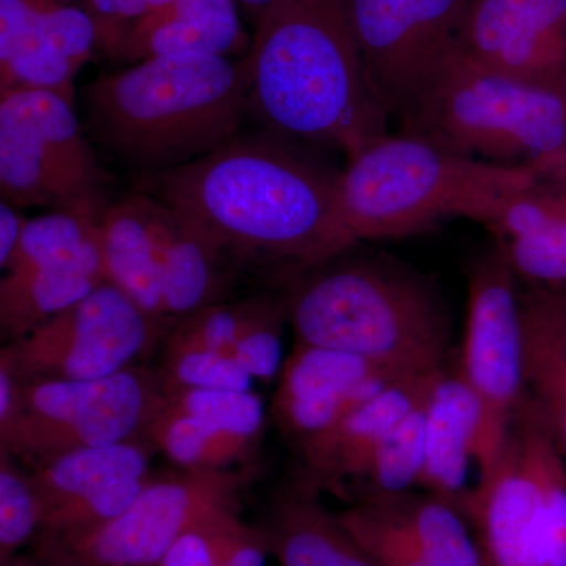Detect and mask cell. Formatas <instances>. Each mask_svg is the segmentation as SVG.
<instances>
[{
  "instance_id": "cell-26",
  "label": "cell",
  "mask_w": 566,
  "mask_h": 566,
  "mask_svg": "<svg viewBox=\"0 0 566 566\" xmlns=\"http://www.w3.org/2000/svg\"><path fill=\"white\" fill-rule=\"evenodd\" d=\"M155 450L144 436L117 444L73 450L33 465L31 475L43 504V524L54 513L107 488L150 475Z\"/></svg>"
},
{
  "instance_id": "cell-14",
  "label": "cell",
  "mask_w": 566,
  "mask_h": 566,
  "mask_svg": "<svg viewBox=\"0 0 566 566\" xmlns=\"http://www.w3.org/2000/svg\"><path fill=\"white\" fill-rule=\"evenodd\" d=\"M245 476L233 471H186L151 476L126 510L103 526L54 536L85 566H156L193 524L240 510Z\"/></svg>"
},
{
  "instance_id": "cell-5",
  "label": "cell",
  "mask_w": 566,
  "mask_h": 566,
  "mask_svg": "<svg viewBox=\"0 0 566 566\" xmlns=\"http://www.w3.org/2000/svg\"><path fill=\"white\" fill-rule=\"evenodd\" d=\"M534 178V167L480 161L416 134H385L340 170L338 216L356 244L416 237L457 218L488 227Z\"/></svg>"
},
{
  "instance_id": "cell-37",
  "label": "cell",
  "mask_w": 566,
  "mask_h": 566,
  "mask_svg": "<svg viewBox=\"0 0 566 566\" xmlns=\"http://www.w3.org/2000/svg\"><path fill=\"white\" fill-rule=\"evenodd\" d=\"M0 566H85L54 536L39 535L31 549L17 554Z\"/></svg>"
},
{
  "instance_id": "cell-30",
  "label": "cell",
  "mask_w": 566,
  "mask_h": 566,
  "mask_svg": "<svg viewBox=\"0 0 566 566\" xmlns=\"http://www.w3.org/2000/svg\"><path fill=\"white\" fill-rule=\"evenodd\" d=\"M431 394V392H430ZM427 400L400 420L378 446L360 483L364 497H387L420 488L424 464Z\"/></svg>"
},
{
  "instance_id": "cell-16",
  "label": "cell",
  "mask_w": 566,
  "mask_h": 566,
  "mask_svg": "<svg viewBox=\"0 0 566 566\" xmlns=\"http://www.w3.org/2000/svg\"><path fill=\"white\" fill-rule=\"evenodd\" d=\"M457 51L486 69L566 88V0H471Z\"/></svg>"
},
{
  "instance_id": "cell-12",
  "label": "cell",
  "mask_w": 566,
  "mask_h": 566,
  "mask_svg": "<svg viewBox=\"0 0 566 566\" xmlns=\"http://www.w3.org/2000/svg\"><path fill=\"white\" fill-rule=\"evenodd\" d=\"M471 0H342L371 87L401 117L455 54Z\"/></svg>"
},
{
  "instance_id": "cell-4",
  "label": "cell",
  "mask_w": 566,
  "mask_h": 566,
  "mask_svg": "<svg viewBox=\"0 0 566 566\" xmlns=\"http://www.w3.org/2000/svg\"><path fill=\"white\" fill-rule=\"evenodd\" d=\"M348 252L305 270L290 294L297 344L356 354L401 375L444 368L452 324L433 283L394 260Z\"/></svg>"
},
{
  "instance_id": "cell-23",
  "label": "cell",
  "mask_w": 566,
  "mask_h": 566,
  "mask_svg": "<svg viewBox=\"0 0 566 566\" xmlns=\"http://www.w3.org/2000/svg\"><path fill=\"white\" fill-rule=\"evenodd\" d=\"M153 197V196H151ZM155 199L164 308L169 324L219 303L227 252L172 205Z\"/></svg>"
},
{
  "instance_id": "cell-19",
  "label": "cell",
  "mask_w": 566,
  "mask_h": 566,
  "mask_svg": "<svg viewBox=\"0 0 566 566\" xmlns=\"http://www.w3.org/2000/svg\"><path fill=\"white\" fill-rule=\"evenodd\" d=\"M237 0H170L133 22L111 57L136 63L167 55H221L249 51Z\"/></svg>"
},
{
  "instance_id": "cell-24",
  "label": "cell",
  "mask_w": 566,
  "mask_h": 566,
  "mask_svg": "<svg viewBox=\"0 0 566 566\" xmlns=\"http://www.w3.org/2000/svg\"><path fill=\"white\" fill-rule=\"evenodd\" d=\"M155 199L137 191L107 205L99 241L107 282L132 297L145 314L170 326L164 308Z\"/></svg>"
},
{
  "instance_id": "cell-35",
  "label": "cell",
  "mask_w": 566,
  "mask_h": 566,
  "mask_svg": "<svg viewBox=\"0 0 566 566\" xmlns=\"http://www.w3.org/2000/svg\"><path fill=\"white\" fill-rule=\"evenodd\" d=\"M286 305L264 300L262 311L230 346L227 356L248 371L253 379L270 381L281 375L283 367L282 326Z\"/></svg>"
},
{
  "instance_id": "cell-22",
  "label": "cell",
  "mask_w": 566,
  "mask_h": 566,
  "mask_svg": "<svg viewBox=\"0 0 566 566\" xmlns=\"http://www.w3.org/2000/svg\"><path fill=\"white\" fill-rule=\"evenodd\" d=\"M262 526L281 566H378L337 513L319 502L315 483L279 491Z\"/></svg>"
},
{
  "instance_id": "cell-32",
  "label": "cell",
  "mask_w": 566,
  "mask_h": 566,
  "mask_svg": "<svg viewBox=\"0 0 566 566\" xmlns=\"http://www.w3.org/2000/svg\"><path fill=\"white\" fill-rule=\"evenodd\" d=\"M43 527V504L32 475L0 450V562L32 545Z\"/></svg>"
},
{
  "instance_id": "cell-18",
  "label": "cell",
  "mask_w": 566,
  "mask_h": 566,
  "mask_svg": "<svg viewBox=\"0 0 566 566\" xmlns=\"http://www.w3.org/2000/svg\"><path fill=\"white\" fill-rule=\"evenodd\" d=\"M531 185L506 200L486 227L517 281L566 289V170L534 167Z\"/></svg>"
},
{
  "instance_id": "cell-34",
  "label": "cell",
  "mask_w": 566,
  "mask_h": 566,
  "mask_svg": "<svg viewBox=\"0 0 566 566\" xmlns=\"http://www.w3.org/2000/svg\"><path fill=\"white\" fill-rule=\"evenodd\" d=\"M164 387L252 390L253 378L226 353L197 346L166 345L161 371Z\"/></svg>"
},
{
  "instance_id": "cell-10",
  "label": "cell",
  "mask_w": 566,
  "mask_h": 566,
  "mask_svg": "<svg viewBox=\"0 0 566 566\" xmlns=\"http://www.w3.org/2000/svg\"><path fill=\"white\" fill-rule=\"evenodd\" d=\"M458 376L480 406L475 463L480 479L501 457L517 412L527 400L517 279L504 253L472 264Z\"/></svg>"
},
{
  "instance_id": "cell-1",
  "label": "cell",
  "mask_w": 566,
  "mask_h": 566,
  "mask_svg": "<svg viewBox=\"0 0 566 566\" xmlns=\"http://www.w3.org/2000/svg\"><path fill=\"white\" fill-rule=\"evenodd\" d=\"M268 132L234 136L210 155L145 178L142 192L172 205L227 255L311 270L356 243L337 208L340 170Z\"/></svg>"
},
{
  "instance_id": "cell-31",
  "label": "cell",
  "mask_w": 566,
  "mask_h": 566,
  "mask_svg": "<svg viewBox=\"0 0 566 566\" xmlns=\"http://www.w3.org/2000/svg\"><path fill=\"white\" fill-rule=\"evenodd\" d=\"M158 411L191 417L199 422L256 441L264 424L262 398L252 390L164 387Z\"/></svg>"
},
{
  "instance_id": "cell-7",
  "label": "cell",
  "mask_w": 566,
  "mask_h": 566,
  "mask_svg": "<svg viewBox=\"0 0 566 566\" xmlns=\"http://www.w3.org/2000/svg\"><path fill=\"white\" fill-rule=\"evenodd\" d=\"M461 513L480 566H566V461L528 397Z\"/></svg>"
},
{
  "instance_id": "cell-6",
  "label": "cell",
  "mask_w": 566,
  "mask_h": 566,
  "mask_svg": "<svg viewBox=\"0 0 566 566\" xmlns=\"http://www.w3.org/2000/svg\"><path fill=\"white\" fill-rule=\"evenodd\" d=\"M400 123L401 132L469 158L542 166L566 153V88L486 69L455 51Z\"/></svg>"
},
{
  "instance_id": "cell-36",
  "label": "cell",
  "mask_w": 566,
  "mask_h": 566,
  "mask_svg": "<svg viewBox=\"0 0 566 566\" xmlns=\"http://www.w3.org/2000/svg\"><path fill=\"white\" fill-rule=\"evenodd\" d=\"M170 0H84L98 29L99 50L112 54L123 32Z\"/></svg>"
},
{
  "instance_id": "cell-39",
  "label": "cell",
  "mask_w": 566,
  "mask_h": 566,
  "mask_svg": "<svg viewBox=\"0 0 566 566\" xmlns=\"http://www.w3.org/2000/svg\"><path fill=\"white\" fill-rule=\"evenodd\" d=\"M237 2L240 3L241 7H244V9L252 14L253 20L256 21L262 17L264 11L271 9L277 0H237Z\"/></svg>"
},
{
  "instance_id": "cell-15",
  "label": "cell",
  "mask_w": 566,
  "mask_h": 566,
  "mask_svg": "<svg viewBox=\"0 0 566 566\" xmlns=\"http://www.w3.org/2000/svg\"><path fill=\"white\" fill-rule=\"evenodd\" d=\"M96 50L84 0H0V93L44 91L74 102V80Z\"/></svg>"
},
{
  "instance_id": "cell-3",
  "label": "cell",
  "mask_w": 566,
  "mask_h": 566,
  "mask_svg": "<svg viewBox=\"0 0 566 566\" xmlns=\"http://www.w3.org/2000/svg\"><path fill=\"white\" fill-rule=\"evenodd\" d=\"M88 137L145 178L210 155L248 112L244 61L167 55L104 74L85 91Z\"/></svg>"
},
{
  "instance_id": "cell-13",
  "label": "cell",
  "mask_w": 566,
  "mask_h": 566,
  "mask_svg": "<svg viewBox=\"0 0 566 566\" xmlns=\"http://www.w3.org/2000/svg\"><path fill=\"white\" fill-rule=\"evenodd\" d=\"M99 218L51 211L29 219L0 281L2 337L17 340L107 282Z\"/></svg>"
},
{
  "instance_id": "cell-20",
  "label": "cell",
  "mask_w": 566,
  "mask_h": 566,
  "mask_svg": "<svg viewBox=\"0 0 566 566\" xmlns=\"http://www.w3.org/2000/svg\"><path fill=\"white\" fill-rule=\"evenodd\" d=\"M441 370L394 381L353 409L326 433L304 442L301 447L312 476L329 483L340 480L360 482L382 439L406 415L430 397Z\"/></svg>"
},
{
  "instance_id": "cell-33",
  "label": "cell",
  "mask_w": 566,
  "mask_h": 566,
  "mask_svg": "<svg viewBox=\"0 0 566 566\" xmlns=\"http://www.w3.org/2000/svg\"><path fill=\"white\" fill-rule=\"evenodd\" d=\"M337 515L376 565L428 566L411 536L378 502L357 499Z\"/></svg>"
},
{
  "instance_id": "cell-38",
  "label": "cell",
  "mask_w": 566,
  "mask_h": 566,
  "mask_svg": "<svg viewBox=\"0 0 566 566\" xmlns=\"http://www.w3.org/2000/svg\"><path fill=\"white\" fill-rule=\"evenodd\" d=\"M29 219L24 218L20 208L6 200L0 202V268L2 271L17 255Z\"/></svg>"
},
{
  "instance_id": "cell-21",
  "label": "cell",
  "mask_w": 566,
  "mask_h": 566,
  "mask_svg": "<svg viewBox=\"0 0 566 566\" xmlns=\"http://www.w3.org/2000/svg\"><path fill=\"white\" fill-rule=\"evenodd\" d=\"M479 401L457 371H439L427 403L424 464L420 488L461 512L471 493L468 471L475 461Z\"/></svg>"
},
{
  "instance_id": "cell-11",
  "label": "cell",
  "mask_w": 566,
  "mask_h": 566,
  "mask_svg": "<svg viewBox=\"0 0 566 566\" xmlns=\"http://www.w3.org/2000/svg\"><path fill=\"white\" fill-rule=\"evenodd\" d=\"M161 323L104 282L32 333L2 349L22 381L102 379L136 365L161 335Z\"/></svg>"
},
{
  "instance_id": "cell-29",
  "label": "cell",
  "mask_w": 566,
  "mask_h": 566,
  "mask_svg": "<svg viewBox=\"0 0 566 566\" xmlns=\"http://www.w3.org/2000/svg\"><path fill=\"white\" fill-rule=\"evenodd\" d=\"M147 438L156 450L186 471H230V465L249 460L256 444V439L163 411L153 417Z\"/></svg>"
},
{
  "instance_id": "cell-25",
  "label": "cell",
  "mask_w": 566,
  "mask_h": 566,
  "mask_svg": "<svg viewBox=\"0 0 566 566\" xmlns=\"http://www.w3.org/2000/svg\"><path fill=\"white\" fill-rule=\"evenodd\" d=\"M528 400L566 461V304L556 292H520Z\"/></svg>"
},
{
  "instance_id": "cell-41",
  "label": "cell",
  "mask_w": 566,
  "mask_h": 566,
  "mask_svg": "<svg viewBox=\"0 0 566 566\" xmlns=\"http://www.w3.org/2000/svg\"><path fill=\"white\" fill-rule=\"evenodd\" d=\"M558 294V296L562 297V300H564V303L566 304V289L565 290H562V292H556Z\"/></svg>"
},
{
  "instance_id": "cell-9",
  "label": "cell",
  "mask_w": 566,
  "mask_h": 566,
  "mask_svg": "<svg viewBox=\"0 0 566 566\" xmlns=\"http://www.w3.org/2000/svg\"><path fill=\"white\" fill-rule=\"evenodd\" d=\"M163 392L159 371L140 365L102 379H21L0 450L36 465L73 450L144 438Z\"/></svg>"
},
{
  "instance_id": "cell-40",
  "label": "cell",
  "mask_w": 566,
  "mask_h": 566,
  "mask_svg": "<svg viewBox=\"0 0 566 566\" xmlns=\"http://www.w3.org/2000/svg\"><path fill=\"white\" fill-rule=\"evenodd\" d=\"M535 167H547V169L566 170V153H565V155L558 156V158L554 159V161L542 164V166H535Z\"/></svg>"
},
{
  "instance_id": "cell-27",
  "label": "cell",
  "mask_w": 566,
  "mask_h": 566,
  "mask_svg": "<svg viewBox=\"0 0 566 566\" xmlns=\"http://www.w3.org/2000/svg\"><path fill=\"white\" fill-rule=\"evenodd\" d=\"M364 499L378 502L400 524L428 566H480L468 520L444 499L427 491Z\"/></svg>"
},
{
  "instance_id": "cell-8",
  "label": "cell",
  "mask_w": 566,
  "mask_h": 566,
  "mask_svg": "<svg viewBox=\"0 0 566 566\" xmlns=\"http://www.w3.org/2000/svg\"><path fill=\"white\" fill-rule=\"evenodd\" d=\"M107 174L73 99L44 91L0 93V192L20 208L106 210Z\"/></svg>"
},
{
  "instance_id": "cell-2",
  "label": "cell",
  "mask_w": 566,
  "mask_h": 566,
  "mask_svg": "<svg viewBox=\"0 0 566 566\" xmlns=\"http://www.w3.org/2000/svg\"><path fill=\"white\" fill-rule=\"evenodd\" d=\"M244 65L248 112L268 132L346 158L387 134L342 0H277L255 21Z\"/></svg>"
},
{
  "instance_id": "cell-28",
  "label": "cell",
  "mask_w": 566,
  "mask_h": 566,
  "mask_svg": "<svg viewBox=\"0 0 566 566\" xmlns=\"http://www.w3.org/2000/svg\"><path fill=\"white\" fill-rule=\"evenodd\" d=\"M270 538L263 526L223 510L189 527L156 566H266Z\"/></svg>"
},
{
  "instance_id": "cell-17",
  "label": "cell",
  "mask_w": 566,
  "mask_h": 566,
  "mask_svg": "<svg viewBox=\"0 0 566 566\" xmlns=\"http://www.w3.org/2000/svg\"><path fill=\"white\" fill-rule=\"evenodd\" d=\"M406 376L412 375L397 374L356 354L296 344L279 375L275 416L303 446Z\"/></svg>"
}]
</instances>
